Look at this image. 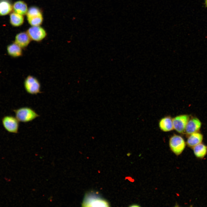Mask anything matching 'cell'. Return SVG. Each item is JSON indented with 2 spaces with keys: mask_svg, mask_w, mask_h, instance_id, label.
I'll list each match as a JSON object with an SVG mask.
<instances>
[{
  "mask_svg": "<svg viewBox=\"0 0 207 207\" xmlns=\"http://www.w3.org/2000/svg\"><path fill=\"white\" fill-rule=\"evenodd\" d=\"M15 116L20 122L26 123L31 121L39 115L32 108L23 107L13 110Z\"/></svg>",
  "mask_w": 207,
  "mask_h": 207,
  "instance_id": "cell-2",
  "label": "cell"
},
{
  "mask_svg": "<svg viewBox=\"0 0 207 207\" xmlns=\"http://www.w3.org/2000/svg\"><path fill=\"white\" fill-rule=\"evenodd\" d=\"M26 15L28 22L31 26H40L43 22V18L42 13L38 7H30L28 9Z\"/></svg>",
  "mask_w": 207,
  "mask_h": 207,
  "instance_id": "cell-3",
  "label": "cell"
},
{
  "mask_svg": "<svg viewBox=\"0 0 207 207\" xmlns=\"http://www.w3.org/2000/svg\"><path fill=\"white\" fill-rule=\"evenodd\" d=\"M31 41L26 32H21L16 35L14 42L22 49H24L28 46Z\"/></svg>",
  "mask_w": 207,
  "mask_h": 207,
  "instance_id": "cell-10",
  "label": "cell"
},
{
  "mask_svg": "<svg viewBox=\"0 0 207 207\" xmlns=\"http://www.w3.org/2000/svg\"><path fill=\"white\" fill-rule=\"evenodd\" d=\"M160 129L165 132L171 131L173 129L172 119L169 116H166L162 118L159 123Z\"/></svg>",
  "mask_w": 207,
  "mask_h": 207,
  "instance_id": "cell-11",
  "label": "cell"
},
{
  "mask_svg": "<svg viewBox=\"0 0 207 207\" xmlns=\"http://www.w3.org/2000/svg\"><path fill=\"white\" fill-rule=\"evenodd\" d=\"M24 85L25 91L29 94L37 95L41 93L40 82L33 76H28L24 80Z\"/></svg>",
  "mask_w": 207,
  "mask_h": 207,
  "instance_id": "cell-4",
  "label": "cell"
},
{
  "mask_svg": "<svg viewBox=\"0 0 207 207\" xmlns=\"http://www.w3.org/2000/svg\"><path fill=\"white\" fill-rule=\"evenodd\" d=\"M201 123L196 118H193L189 120L186 126L185 131L186 134L189 135L197 132L200 129Z\"/></svg>",
  "mask_w": 207,
  "mask_h": 207,
  "instance_id": "cell-9",
  "label": "cell"
},
{
  "mask_svg": "<svg viewBox=\"0 0 207 207\" xmlns=\"http://www.w3.org/2000/svg\"><path fill=\"white\" fill-rule=\"evenodd\" d=\"M28 9L27 4L22 1L15 2L13 5L14 12L23 16L26 14Z\"/></svg>",
  "mask_w": 207,
  "mask_h": 207,
  "instance_id": "cell-14",
  "label": "cell"
},
{
  "mask_svg": "<svg viewBox=\"0 0 207 207\" xmlns=\"http://www.w3.org/2000/svg\"><path fill=\"white\" fill-rule=\"evenodd\" d=\"M31 41L40 42L43 40L47 36L45 30L40 26H31L26 32Z\"/></svg>",
  "mask_w": 207,
  "mask_h": 207,
  "instance_id": "cell-7",
  "label": "cell"
},
{
  "mask_svg": "<svg viewBox=\"0 0 207 207\" xmlns=\"http://www.w3.org/2000/svg\"><path fill=\"white\" fill-rule=\"evenodd\" d=\"M1 122L3 127L7 132L14 134L18 133L20 122L15 116H5L2 118Z\"/></svg>",
  "mask_w": 207,
  "mask_h": 207,
  "instance_id": "cell-5",
  "label": "cell"
},
{
  "mask_svg": "<svg viewBox=\"0 0 207 207\" xmlns=\"http://www.w3.org/2000/svg\"><path fill=\"white\" fill-rule=\"evenodd\" d=\"M194 153L198 158H202L207 153V146L201 143L192 147Z\"/></svg>",
  "mask_w": 207,
  "mask_h": 207,
  "instance_id": "cell-15",
  "label": "cell"
},
{
  "mask_svg": "<svg viewBox=\"0 0 207 207\" xmlns=\"http://www.w3.org/2000/svg\"><path fill=\"white\" fill-rule=\"evenodd\" d=\"M12 9L13 5L9 0H0V15H6L10 13Z\"/></svg>",
  "mask_w": 207,
  "mask_h": 207,
  "instance_id": "cell-17",
  "label": "cell"
},
{
  "mask_svg": "<svg viewBox=\"0 0 207 207\" xmlns=\"http://www.w3.org/2000/svg\"><path fill=\"white\" fill-rule=\"evenodd\" d=\"M82 206L83 207L110 206L107 201L101 198L96 193L92 192L85 194Z\"/></svg>",
  "mask_w": 207,
  "mask_h": 207,
  "instance_id": "cell-1",
  "label": "cell"
},
{
  "mask_svg": "<svg viewBox=\"0 0 207 207\" xmlns=\"http://www.w3.org/2000/svg\"><path fill=\"white\" fill-rule=\"evenodd\" d=\"M8 54L13 57H18L22 55V49L15 42L9 44L7 47Z\"/></svg>",
  "mask_w": 207,
  "mask_h": 207,
  "instance_id": "cell-12",
  "label": "cell"
},
{
  "mask_svg": "<svg viewBox=\"0 0 207 207\" xmlns=\"http://www.w3.org/2000/svg\"><path fill=\"white\" fill-rule=\"evenodd\" d=\"M189 120V116L187 115H181L175 117L172 119L174 129L179 133H183L185 131Z\"/></svg>",
  "mask_w": 207,
  "mask_h": 207,
  "instance_id": "cell-8",
  "label": "cell"
},
{
  "mask_svg": "<svg viewBox=\"0 0 207 207\" xmlns=\"http://www.w3.org/2000/svg\"><path fill=\"white\" fill-rule=\"evenodd\" d=\"M205 6L207 7V0H205Z\"/></svg>",
  "mask_w": 207,
  "mask_h": 207,
  "instance_id": "cell-19",
  "label": "cell"
},
{
  "mask_svg": "<svg viewBox=\"0 0 207 207\" xmlns=\"http://www.w3.org/2000/svg\"><path fill=\"white\" fill-rule=\"evenodd\" d=\"M203 136L201 133L196 132L189 136L187 141V144L189 147L192 148L195 145L202 143Z\"/></svg>",
  "mask_w": 207,
  "mask_h": 207,
  "instance_id": "cell-13",
  "label": "cell"
},
{
  "mask_svg": "<svg viewBox=\"0 0 207 207\" xmlns=\"http://www.w3.org/2000/svg\"><path fill=\"white\" fill-rule=\"evenodd\" d=\"M130 206L131 207H139L140 206H139L137 204H133L132 205Z\"/></svg>",
  "mask_w": 207,
  "mask_h": 207,
  "instance_id": "cell-18",
  "label": "cell"
},
{
  "mask_svg": "<svg viewBox=\"0 0 207 207\" xmlns=\"http://www.w3.org/2000/svg\"><path fill=\"white\" fill-rule=\"evenodd\" d=\"M23 15L12 12L10 15V21L11 24L14 26L17 27L22 25L24 22Z\"/></svg>",
  "mask_w": 207,
  "mask_h": 207,
  "instance_id": "cell-16",
  "label": "cell"
},
{
  "mask_svg": "<svg viewBox=\"0 0 207 207\" xmlns=\"http://www.w3.org/2000/svg\"><path fill=\"white\" fill-rule=\"evenodd\" d=\"M169 145L171 150L175 155H179L184 150L185 147L186 143L184 140L181 136L174 134L169 139Z\"/></svg>",
  "mask_w": 207,
  "mask_h": 207,
  "instance_id": "cell-6",
  "label": "cell"
}]
</instances>
